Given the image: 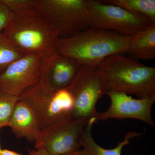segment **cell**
Instances as JSON below:
<instances>
[{
    "instance_id": "1",
    "label": "cell",
    "mask_w": 155,
    "mask_h": 155,
    "mask_svg": "<svg viewBox=\"0 0 155 155\" xmlns=\"http://www.w3.org/2000/svg\"><path fill=\"white\" fill-rule=\"evenodd\" d=\"M2 34L25 54L36 55L46 61L57 54L58 31L37 9L12 13Z\"/></svg>"
},
{
    "instance_id": "2",
    "label": "cell",
    "mask_w": 155,
    "mask_h": 155,
    "mask_svg": "<svg viewBox=\"0 0 155 155\" xmlns=\"http://www.w3.org/2000/svg\"><path fill=\"white\" fill-rule=\"evenodd\" d=\"M96 70L107 91L155 99V67L146 66L126 54L110 56Z\"/></svg>"
},
{
    "instance_id": "3",
    "label": "cell",
    "mask_w": 155,
    "mask_h": 155,
    "mask_svg": "<svg viewBox=\"0 0 155 155\" xmlns=\"http://www.w3.org/2000/svg\"><path fill=\"white\" fill-rule=\"evenodd\" d=\"M130 38L111 31L88 27L71 36L58 39L56 52L83 66H97L109 56L125 54Z\"/></svg>"
},
{
    "instance_id": "4",
    "label": "cell",
    "mask_w": 155,
    "mask_h": 155,
    "mask_svg": "<svg viewBox=\"0 0 155 155\" xmlns=\"http://www.w3.org/2000/svg\"><path fill=\"white\" fill-rule=\"evenodd\" d=\"M19 100L33 111L40 130L71 119L74 101L67 87L51 91L38 82L22 94Z\"/></svg>"
},
{
    "instance_id": "5",
    "label": "cell",
    "mask_w": 155,
    "mask_h": 155,
    "mask_svg": "<svg viewBox=\"0 0 155 155\" xmlns=\"http://www.w3.org/2000/svg\"><path fill=\"white\" fill-rule=\"evenodd\" d=\"M88 27L131 36L155 21L103 1L87 0Z\"/></svg>"
},
{
    "instance_id": "6",
    "label": "cell",
    "mask_w": 155,
    "mask_h": 155,
    "mask_svg": "<svg viewBox=\"0 0 155 155\" xmlns=\"http://www.w3.org/2000/svg\"><path fill=\"white\" fill-rule=\"evenodd\" d=\"M36 8L57 29L60 38L89 27L87 0H36Z\"/></svg>"
},
{
    "instance_id": "7",
    "label": "cell",
    "mask_w": 155,
    "mask_h": 155,
    "mask_svg": "<svg viewBox=\"0 0 155 155\" xmlns=\"http://www.w3.org/2000/svg\"><path fill=\"white\" fill-rule=\"evenodd\" d=\"M97 66H83L67 87L72 94L74 107L71 119L95 118L98 101L106 95L107 90L96 70Z\"/></svg>"
},
{
    "instance_id": "8",
    "label": "cell",
    "mask_w": 155,
    "mask_h": 155,
    "mask_svg": "<svg viewBox=\"0 0 155 155\" xmlns=\"http://www.w3.org/2000/svg\"><path fill=\"white\" fill-rule=\"evenodd\" d=\"M88 121L69 119L41 130L34 143L35 149L44 150L50 155H66L79 150Z\"/></svg>"
},
{
    "instance_id": "9",
    "label": "cell",
    "mask_w": 155,
    "mask_h": 155,
    "mask_svg": "<svg viewBox=\"0 0 155 155\" xmlns=\"http://www.w3.org/2000/svg\"><path fill=\"white\" fill-rule=\"evenodd\" d=\"M44 60L39 56L26 54L0 74V91L19 97L39 82Z\"/></svg>"
},
{
    "instance_id": "10",
    "label": "cell",
    "mask_w": 155,
    "mask_h": 155,
    "mask_svg": "<svg viewBox=\"0 0 155 155\" xmlns=\"http://www.w3.org/2000/svg\"><path fill=\"white\" fill-rule=\"evenodd\" d=\"M106 95L111 101L108 110L98 113L95 118V123L110 119H133L140 120L155 127L152 116V108L155 102L153 98L138 99L119 92L107 91Z\"/></svg>"
},
{
    "instance_id": "11",
    "label": "cell",
    "mask_w": 155,
    "mask_h": 155,
    "mask_svg": "<svg viewBox=\"0 0 155 155\" xmlns=\"http://www.w3.org/2000/svg\"><path fill=\"white\" fill-rule=\"evenodd\" d=\"M83 67L80 63L57 53L44 61L39 83L45 88L57 91L68 87Z\"/></svg>"
},
{
    "instance_id": "12",
    "label": "cell",
    "mask_w": 155,
    "mask_h": 155,
    "mask_svg": "<svg viewBox=\"0 0 155 155\" xmlns=\"http://www.w3.org/2000/svg\"><path fill=\"white\" fill-rule=\"evenodd\" d=\"M8 127L17 138H24L34 142L40 132L35 114L25 103L18 101L10 121Z\"/></svg>"
},
{
    "instance_id": "13",
    "label": "cell",
    "mask_w": 155,
    "mask_h": 155,
    "mask_svg": "<svg viewBox=\"0 0 155 155\" xmlns=\"http://www.w3.org/2000/svg\"><path fill=\"white\" fill-rule=\"evenodd\" d=\"M125 54L137 61L155 59V22L130 36Z\"/></svg>"
},
{
    "instance_id": "14",
    "label": "cell",
    "mask_w": 155,
    "mask_h": 155,
    "mask_svg": "<svg viewBox=\"0 0 155 155\" xmlns=\"http://www.w3.org/2000/svg\"><path fill=\"white\" fill-rule=\"evenodd\" d=\"M95 123V118L89 120L84 128L81 140V146L84 155H122L124 147L130 143L132 139L141 135L136 131H129L125 134L123 141L119 142L117 146L111 149H107L100 146L96 142L92 135L93 125Z\"/></svg>"
},
{
    "instance_id": "15",
    "label": "cell",
    "mask_w": 155,
    "mask_h": 155,
    "mask_svg": "<svg viewBox=\"0 0 155 155\" xmlns=\"http://www.w3.org/2000/svg\"><path fill=\"white\" fill-rule=\"evenodd\" d=\"M105 2L121 7L155 21V0H106Z\"/></svg>"
},
{
    "instance_id": "16",
    "label": "cell",
    "mask_w": 155,
    "mask_h": 155,
    "mask_svg": "<svg viewBox=\"0 0 155 155\" xmlns=\"http://www.w3.org/2000/svg\"><path fill=\"white\" fill-rule=\"evenodd\" d=\"M0 34V74L9 66L25 55Z\"/></svg>"
},
{
    "instance_id": "17",
    "label": "cell",
    "mask_w": 155,
    "mask_h": 155,
    "mask_svg": "<svg viewBox=\"0 0 155 155\" xmlns=\"http://www.w3.org/2000/svg\"><path fill=\"white\" fill-rule=\"evenodd\" d=\"M19 97L0 91V128L8 127L9 122Z\"/></svg>"
},
{
    "instance_id": "18",
    "label": "cell",
    "mask_w": 155,
    "mask_h": 155,
    "mask_svg": "<svg viewBox=\"0 0 155 155\" xmlns=\"http://www.w3.org/2000/svg\"><path fill=\"white\" fill-rule=\"evenodd\" d=\"M12 13L35 10L36 0H0Z\"/></svg>"
},
{
    "instance_id": "19",
    "label": "cell",
    "mask_w": 155,
    "mask_h": 155,
    "mask_svg": "<svg viewBox=\"0 0 155 155\" xmlns=\"http://www.w3.org/2000/svg\"><path fill=\"white\" fill-rule=\"evenodd\" d=\"M12 13L0 1V34L2 33L10 21Z\"/></svg>"
},
{
    "instance_id": "20",
    "label": "cell",
    "mask_w": 155,
    "mask_h": 155,
    "mask_svg": "<svg viewBox=\"0 0 155 155\" xmlns=\"http://www.w3.org/2000/svg\"><path fill=\"white\" fill-rule=\"evenodd\" d=\"M28 155H50L43 149H34L28 151ZM66 155H84L82 150L80 149L72 153Z\"/></svg>"
},
{
    "instance_id": "21",
    "label": "cell",
    "mask_w": 155,
    "mask_h": 155,
    "mask_svg": "<svg viewBox=\"0 0 155 155\" xmlns=\"http://www.w3.org/2000/svg\"><path fill=\"white\" fill-rule=\"evenodd\" d=\"M0 155H22L14 151L8 149H2L0 151Z\"/></svg>"
},
{
    "instance_id": "22",
    "label": "cell",
    "mask_w": 155,
    "mask_h": 155,
    "mask_svg": "<svg viewBox=\"0 0 155 155\" xmlns=\"http://www.w3.org/2000/svg\"><path fill=\"white\" fill-rule=\"evenodd\" d=\"M1 128H0V130H1ZM2 148H1V143H0V151H1V150H2Z\"/></svg>"
}]
</instances>
